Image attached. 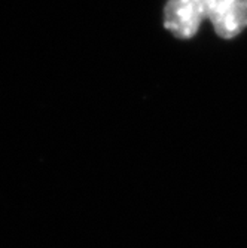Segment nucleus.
<instances>
[{"label":"nucleus","mask_w":247,"mask_h":248,"mask_svg":"<svg viewBox=\"0 0 247 248\" xmlns=\"http://www.w3.org/2000/svg\"><path fill=\"white\" fill-rule=\"evenodd\" d=\"M209 19L216 34L232 39L247 27V0H168L164 27L177 39H191Z\"/></svg>","instance_id":"obj_1"}]
</instances>
